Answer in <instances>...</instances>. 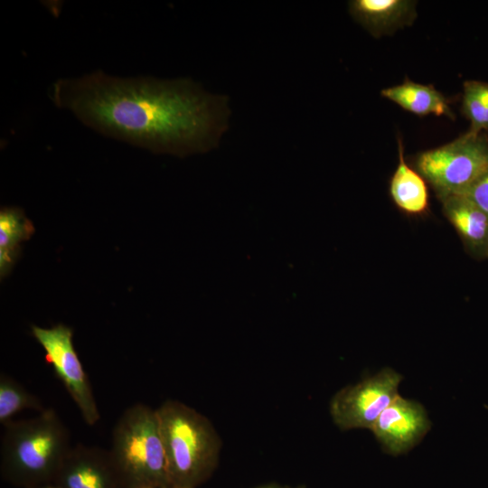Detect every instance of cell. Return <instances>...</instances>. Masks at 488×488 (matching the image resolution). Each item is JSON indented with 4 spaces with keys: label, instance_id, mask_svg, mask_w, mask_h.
I'll return each mask as SVG.
<instances>
[{
    "label": "cell",
    "instance_id": "5b68a950",
    "mask_svg": "<svg viewBox=\"0 0 488 488\" xmlns=\"http://www.w3.org/2000/svg\"><path fill=\"white\" fill-rule=\"evenodd\" d=\"M417 171L439 199L460 194L488 167V138L467 131L454 141L420 153Z\"/></svg>",
    "mask_w": 488,
    "mask_h": 488
},
{
    "label": "cell",
    "instance_id": "e0dca14e",
    "mask_svg": "<svg viewBox=\"0 0 488 488\" xmlns=\"http://www.w3.org/2000/svg\"><path fill=\"white\" fill-rule=\"evenodd\" d=\"M460 195L466 197L488 215V167Z\"/></svg>",
    "mask_w": 488,
    "mask_h": 488
},
{
    "label": "cell",
    "instance_id": "277c9868",
    "mask_svg": "<svg viewBox=\"0 0 488 488\" xmlns=\"http://www.w3.org/2000/svg\"><path fill=\"white\" fill-rule=\"evenodd\" d=\"M108 452L124 488H171L156 409L143 403L125 409Z\"/></svg>",
    "mask_w": 488,
    "mask_h": 488
},
{
    "label": "cell",
    "instance_id": "ac0fdd59",
    "mask_svg": "<svg viewBox=\"0 0 488 488\" xmlns=\"http://www.w3.org/2000/svg\"><path fill=\"white\" fill-rule=\"evenodd\" d=\"M254 488H305V486L303 485L290 486V485L280 484L277 483H265L262 485L256 486Z\"/></svg>",
    "mask_w": 488,
    "mask_h": 488
},
{
    "label": "cell",
    "instance_id": "52a82bcc",
    "mask_svg": "<svg viewBox=\"0 0 488 488\" xmlns=\"http://www.w3.org/2000/svg\"><path fill=\"white\" fill-rule=\"evenodd\" d=\"M400 374L385 368L376 375L343 388L330 402V414L342 430L371 429L382 411L399 396Z\"/></svg>",
    "mask_w": 488,
    "mask_h": 488
},
{
    "label": "cell",
    "instance_id": "7c38bea8",
    "mask_svg": "<svg viewBox=\"0 0 488 488\" xmlns=\"http://www.w3.org/2000/svg\"><path fill=\"white\" fill-rule=\"evenodd\" d=\"M383 98L418 116H446L455 119L448 99L431 84L424 85L406 79L401 84L381 89Z\"/></svg>",
    "mask_w": 488,
    "mask_h": 488
},
{
    "label": "cell",
    "instance_id": "d6986e66",
    "mask_svg": "<svg viewBox=\"0 0 488 488\" xmlns=\"http://www.w3.org/2000/svg\"><path fill=\"white\" fill-rule=\"evenodd\" d=\"M30 488H64V487L61 486L60 484H58V483H56L54 482H51V483H46L35 485V486H33V487H30Z\"/></svg>",
    "mask_w": 488,
    "mask_h": 488
},
{
    "label": "cell",
    "instance_id": "ffe728a7",
    "mask_svg": "<svg viewBox=\"0 0 488 488\" xmlns=\"http://www.w3.org/2000/svg\"><path fill=\"white\" fill-rule=\"evenodd\" d=\"M487 258H488V253H487Z\"/></svg>",
    "mask_w": 488,
    "mask_h": 488
},
{
    "label": "cell",
    "instance_id": "4fadbf2b",
    "mask_svg": "<svg viewBox=\"0 0 488 488\" xmlns=\"http://www.w3.org/2000/svg\"><path fill=\"white\" fill-rule=\"evenodd\" d=\"M399 164L389 183V193L396 206L408 214H421L428 207L425 178L405 161L401 140H398Z\"/></svg>",
    "mask_w": 488,
    "mask_h": 488
},
{
    "label": "cell",
    "instance_id": "9a60e30c",
    "mask_svg": "<svg viewBox=\"0 0 488 488\" xmlns=\"http://www.w3.org/2000/svg\"><path fill=\"white\" fill-rule=\"evenodd\" d=\"M24 409H45L41 399L6 373L0 374V424L5 426Z\"/></svg>",
    "mask_w": 488,
    "mask_h": 488
},
{
    "label": "cell",
    "instance_id": "2e32d148",
    "mask_svg": "<svg viewBox=\"0 0 488 488\" xmlns=\"http://www.w3.org/2000/svg\"><path fill=\"white\" fill-rule=\"evenodd\" d=\"M462 112L470 121L468 131H488V83L479 80L464 82Z\"/></svg>",
    "mask_w": 488,
    "mask_h": 488
},
{
    "label": "cell",
    "instance_id": "30bf717a",
    "mask_svg": "<svg viewBox=\"0 0 488 488\" xmlns=\"http://www.w3.org/2000/svg\"><path fill=\"white\" fill-rule=\"evenodd\" d=\"M445 215L474 256L487 258L488 215L466 197L453 194L440 199Z\"/></svg>",
    "mask_w": 488,
    "mask_h": 488
},
{
    "label": "cell",
    "instance_id": "6da1fadb",
    "mask_svg": "<svg viewBox=\"0 0 488 488\" xmlns=\"http://www.w3.org/2000/svg\"><path fill=\"white\" fill-rule=\"evenodd\" d=\"M50 95L55 106L97 132L154 152L199 151L219 127L213 98L186 80L96 71L58 80Z\"/></svg>",
    "mask_w": 488,
    "mask_h": 488
},
{
    "label": "cell",
    "instance_id": "5bb4252c",
    "mask_svg": "<svg viewBox=\"0 0 488 488\" xmlns=\"http://www.w3.org/2000/svg\"><path fill=\"white\" fill-rule=\"evenodd\" d=\"M34 232L32 221L19 208H3L0 211V274L3 278L12 269L20 245Z\"/></svg>",
    "mask_w": 488,
    "mask_h": 488
},
{
    "label": "cell",
    "instance_id": "7a4b0ae2",
    "mask_svg": "<svg viewBox=\"0 0 488 488\" xmlns=\"http://www.w3.org/2000/svg\"><path fill=\"white\" fill-rule=\"evenodd\" d=\"M1 437L0 471L21 488L53 482L70 449V432L53 408L5 424Z\"/></svg>",
    "mask_w": 488,
    "mask_h": 488
},
{
    "label": "cell",
    "instance_id": "9c48e42d",
    "mask_svg": "<svg viewBox=\"0 0 488 488\" xmlns=\"http://www.w3.org/2000/svg\"><path fill=\"white\" fill-rule=\"evenodd\" d=\"M53 482L64 488H124L108 450L81 444L70 447Z\"/></svg>",
    "mask_w": 488,
    "mask_h": 488
},
{
    "label": "cell",
    "instance_id": "8992f818",
    "mask_svg": "<svg viewBox=\"0 0 488 488\" xmlns=\"http://www.w3.org/2000/svg\"><path fill=\"white\" fill-rule=\"evenodd\" d=\"M33 336L44 350V358L61 381L89 426L100 418L89 377L72 343L73 331L59 324L51 328L32 325Z\"/></svg>",
    "mask_w": 488,
    "mask_h": 488
},
{
    "label": "cell",
    "instance_id": "8fae6325",
    "mask_svg": "<svg viewBox=\"0 0 488 488\" xmlns=\"http://www.w3.org/2000/svg\"><path fill=\"white\" fill-rule=\"evenodd\" d=\"M350 7L353 16L376 36L409 25L416 17L415 2L408 0H354Z\"/></svg>",
    "mask_w": 488,
    "mask_h": 488
},
{
    "label": "cell",
    "instance_id": "3957f363",
    "mask_svg": "<svg viewBox=\"0 0 488 488\" xmlns=\"http://www.w3.org/2000/svg\"><path fill=\"white\" fill-rule=\"evenodd\" d=\"M171 488H197L215 471L221 440L204 415L175 399L157 408Z\"/></svg>",
    "mask_w": 488,
    "mask_h": 488
},
{
    "label": "cell",
    "instance_id": "ba28073f",
    "mask_svg": "<svg viewBox=\"0 0 488 488\" xmlns=\"http://www.w3.org/2000/svg\"><path fill=\"white\" fill-rule=\"evenodd\" d=\"M429 428L430 422L422 405L399 395L371 430L387 453L398 455L416 446Z\"/></svg>",
    "mask_w": 488,
    "mask_h": 488
}]
</instances>
